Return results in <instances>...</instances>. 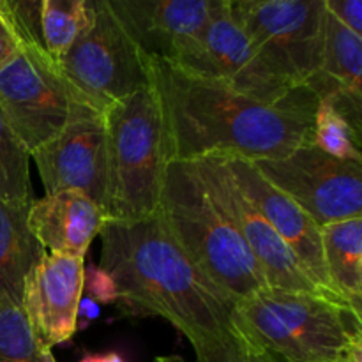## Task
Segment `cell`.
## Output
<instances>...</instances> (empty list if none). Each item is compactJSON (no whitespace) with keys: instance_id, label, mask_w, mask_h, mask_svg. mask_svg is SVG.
Returning <instances> with one entry per match:
<instances>
[{"instance_id":"obj_5","label":"cell","mask_w":362,"mask_h":362,"mask_svg":"<svg viewBox=\"0 0 362 362\" xmlns=\"http://www.w3.org/2000/svg\"><path fill=\"white\" fill-rule=\"evenodd\" d=\"M235 311L251 338L285 362L341 361L362 339L361 313L318 293L267 286Z\"/></svg>"},{"instance_id":"obj_17","label":"cell","mask_w":362,"mask_h":362,"mask_svg":"<svg viewBox=\"0 0 362 362\" xmlns=\"http://www.w3.org/2000/svg\"><path fill=\"white\" fill-rule=\"evenodd\" d=\"M362 37L325 9L324 48L318 73L308 87L320 101L334 106L361 131Z\"/></svg>"},{"instance_id":"obj_27","label":"cell","mask_w":362,"mask_h":362,"mask_svg":"<svg viewBox=\"0 0 362 362\" xmlns=\"http://www.w3.org/2000/svg\"><path fill=\"white\" fill-rule=\"evenodd\" d=\"M80 362H124L119 354H90L85 356Z\"/></svg>"},{"instance_id":"obj_19","label":"cell","mask_w":362,"mask_h":362,"mask_svg":"<svg viewBox=\"0 0 362 362\" xmlns=\"http://www.w3.org/2000/svg\"><path fill=\"white\" fill-rule=\"evenodd\" d=\"M320 239L325 274L332 292L361 313L362 218L322 226Z\"/></svg>"},{"instance_id":"obj_11","label":"cell","mask_w":362,"mask_h":362,"mask_svg":"<svg viewBox=\"0 0 362 362\" xmlns=\"http://www.w3.org/2000/svg\"><path fill=\"white\" fill-rule=\"evenodd\" d=\"M189 165L193 166L223 212L228 216L233 226L239 230L244 243L253 253L255 260L264 271L269 286L332 297L310 278L296 253L286 246L285 240L278 235L271 223L247 200L243 189L237 186L225 159L205 158ZM332 299H338V297H332Z\"/></svg>"},{"instance_id":"obj_9","label":"cell","mask_w":362,"mask_h":362,"mask_svg":"<svg viewBox=\"0 0 362 362\" xmlns=\"http://www.w3.org/2000/svg\"><path fill=\"white\" fill-rule=\"evenodd\" d=\"M269 184L299 205L318 226L362 218V163L304 144L283 158L253 163Z\"/></svg>"},{"instance_id":"obj_13","label":"cell","mask_w":362,"mask_h":362,"mask_svg":"<svg viewBox=\"0 0 362 362\" xmlns=\"http://www.w3.org/2000/svg\"><path fill=\"white\" fill-rule=\"evenodd\" d=\"M145 55L180 64L193 53L219 0H110Z\"/></svg>"},{"instance_id":"obj_30","label":"cell","mask_w":362,"mask_h":362,"mask_svg":"<svg viewBox=\"0 0 362 362\" xmlns=\"http://www.w3.org/2000/svg\"><path fill=\"white\" fill-rule=\"evenodd\" d=\"M334 362H343V359L341 361H334Z\"/></svg>"},{"instance_id":"obj_4","label":"cell","mask_w":362,"mask_h":362,"mask_svg":"<svg viewBox=\"0 0 362 362\" xmlns=\"http://www.w3.org/2000/svg\"><path fill=\"white\" fill-rule=\"evenodd\" d=\"M105 119L108 219L136 221L158 216L170 158L152 80L148 87L106 106Z\"/></svg>"},{"instance_id":"obj_16","label":"cell","mask_w":362,"mask_h":362,"mask_svg":"<svg viewBox=\"0 0 362 362\" xmlns=\"http://www.w3.org/2000/svg\"><path fill=\"white\" fill-rule=\"evenodd\" d=\"M106 223L105 209L80 191L46 194L28 211V226L42 250L64 257L85 258Z\"/></svg>"},{"instance_id":"obj_14","label":"cell","mask_w":362,"mask_h":362,"mask_svg":"<svg viewBox=\"0 0 362 362\" xmlns=\"http://www.w3.org/2000/svg\"><path fill=\"white\" fill-rule=\"evenodd\" d=\"M83 272V258L46 253L25 281L21 310L46 349L69 341L76 331Z\"/></svg>"},{"instance_id":"obj_18","label":"cell","mask_w":362,"mask_h":362,"mask_svg":"<svg viewBox=\"0 0 362 362\" xmlns=\"http://www.w3.org/2000/svg\"><path fill=\"white\" fill-rule=\"evenodd\" d=\"M32 202L0 200V304L21 306L25 281L46 255L28 226Z\"/></svg>"},{"instance_id":"obj_7","label":"cell","mask_w":362,"mask_h":362,"mask_svg":"<svg viewBox=\"0 0 362 362\" xmlns=\"http://www.w3.org/2000/svg\"><path fill=\"white\" fill-rule=\"evenodd\" d=\"M59 64L101 110L151 85L148 57L110 0H92L87 27Z\"/></svg>"},{"instance_id":"obj_29","label":"cell","mask_w":362,"mask_h":362,"mask_svg":"<svg viewBox=\"0 0 362 362\" xmlns=\"http://www.w3.org/2000/svg\"><path fill=\"white\" fill-rule=\"evenodd\" d=\"M154 362H187V361L179 356H161V357H156Z\"/></svg>"},{"instance_id":"obj_23","label":"cell","mask_w":362,"mask_h":362,"mask_svg":"<svg viewBox=\"0 0 362 362\" xmlns=\"http://www.w3.org/2000/svg\"><path fill=\"white\" fill-rule=\"evenodd\" d=\"M313 144L325 154L362 163L361 131L329 103H318L315 113Z\"/></svg>"},{"instance_id":"obj_28","label":"cell","mask_w":362,"mask_h":362,"mask_svg":"<svg viewBox=\"0 0 362 362\" xmlns=\"http://www.w3.org/2000/svg\"><path fill=\"white\" fill-rule=\"evenodd\" d=\"M343 362H362V339L354 343L346 356L343 357Z\"/></svg>"},{"instance_id":"obj_22","label":"cell","mask_w":362,"mask_h":362,"mask_svg":"<svg viewBox=\"0 0 362 362\" xmlns=\"http://www.w3.org/2000/svg\"><path fill=\"white\" fill-rule=\"evenodd\" d=\"M0 362H57L34 334L21 306L0 304Z\"/></svg>"},{"instance_id":"obj_10","label":"cell","mask_w":362,"mask_h":362,"mask_svg":"<svg viewBox=\"0 0 362 362\" xmlns=\"http://www.w3.org/2000/svg\"><path fill=\"white\" fill-rule=\"evenodd\" d=\"M177 66L265 103L278 101L297 88L272 67L243 25L233 18L230 0H219L197 48Z\"/></svg>"},{"instance_id":"obj_2","label":"cell","mask_w":362,"mask_h":362,"mask_svg":"<svg viewBox=\"0 0 362 362\" xmlns=\"http://www.w3.org/2000/svg\"><path fill=\"white\" fill-rule=\"evenodd\" d=\"M148 69L161 103L170 163L205 158L255 163L313 144L320 99L308 85L265 103L158 57H148Z\"/></svg>"},{"instance_id":"obj_12","label":"cell","mask_w":362,"mask_h":362,"mask_svg":"<svg viewBox=\"0 0 362 362\" xmlns=\"http://www.w3.org/2000/svg\"><path fill=\"white\" fill-rule=\"evenodd\" d=\"M46 194L80 191L106 211L108 156L105 112L71 122L30 154Z\"/></svg>"},{"instance_id":"obj_21","label":"cell","mask_w":362,"mask_h":362,"mask_svg":"<svg viewBox=\"0 0 362 362\" xmlns=\"http://www.w3.org/2000/svg\"><path fill=\"white\" fill-rule=\"evenodd\" d=\"M0 200L32 202L30 152L0 108Z\"/></svg>"},{"instance_id":"obj_6","label":"cell","mask_w":362,"mask_h":362,"mask_svg":"<svg viewBox=\"0 0 362 362\" xmlns=\"http://www.w3.org/2000/svg\"><path fill=\"white\" fill-rule=\"evenodd\" d=\"M21 37L18 55L0 71V108L32 154L71 122L105 110L66 76L39 39Z\"/></svg>"},{"instance_id":"obj_20","label":"cell","mask_w":362,"mask_h":362,"mask_svg":"<svg viewBox=\"0 0 362 362\" xmlns=\"http://www.w3.org/2000/svg\"><path fill=\"white\" fill-rule=\"evenodd\" d=\"M92 0H41L39 32L41 45L59 62L71 49L90 20Z\"/></svg>"},{"instance_id":"obj_8","label":"cell","mask_w":362,"mask_h":362,"mask_svg":"<svg viewBox=\"0 0 362 362\" xmlns=\"http://www.w3.org/2000/svg\"><path fill=\"white\" fill-rule=\"evenodd\" d=\"M230 11L290 83L313 80L324 48V0H230Z\"/></svg>"},{"instance_id":"obj_1","label":"cell","mask_w":362,"mask_h":362,"mask_svg":"<svg viewBox=\"0 0 362 362\" xmlns=\"http://www.w3.org/2000/svg\"><path fill=\"white\" fill-rule=\"evenodd\" d=\"M101 239L99 267L112 276L120 303L136 315L168 320L198 362H247L260 346L240 324L237 304L180 250L159 216L108 219Z\"/></svg>"},{"instance_id":"obj_25","label":"cell","mask_w":362,"mask_h":362,"mask_svg":"<svg viewBox=\"0 0 362 362\" xmlns=\"http://www.w3.org/2000/svg\"><path fill=\"white\" fill-rule=\"evenodd\" d=\"M83 290H87L92 299H95L98 303L108 304L119 300V293H117L112 276L103 271L99 265H90L88 269H85Z\"/></svg>"},{"instance_id":"obj_15","label":"cell","mask_w":362,"mask_h":362,"mask_svg":"<svg viewBox=\"0 0 362 362\" xmlns=\"http://www.w3.org/2000/svg\"><path fill=\"white\" fill-rule=\"evenodd\" d=\"M225 161L237 186L243 189V193L257 207V211L271 223V226L285 240L286 246L296 253L310 278L329 296L338 297L332 292L327 274H325L320 226L286 194L269 184L258 173L253 163L244 161V159H225Z\"/></svg>"},{"instance_id":"obj_3","label":"cell","mask_w":362,"mask_h":362,"mask_svg":"<svg viewBox=\"0 0 362 362\" xmlns=\"http://www.w3.org/2000/svg\"><path fill=\"white\" fill-rule=\"evenodd\" d=\"M158 216L180 250L235 304L269 286L239 230L189 163L168 165Z\"/></svg>"},{"instance_id":"obj_24","label":"cell","mask_w":362,"mask_h":362,"mask_svg":"<svg viewBox=\"0 0 362 362\" xmlns=\"http://www.w3.org/2000/svg\"><path fill=\"white\" fill-rule=\"evenodd\" d=\"M23 46L14 14L7 0H0V71L18 55Z\"/></svg>"},{"instance_id":"obj_26","label":"cell","mask_w":362,"mask_h":362,"mask_svg":"<svg viewBox=\"0 0 362 362\" xmlns=\"http://www.w3.org/2000/svg\"><path fill=\"white\" fill-rule=\"evenodd\" d=\"M325 9L349 30L362 37V2L361 0H324Z\"/></svg>"}]
</instances>
